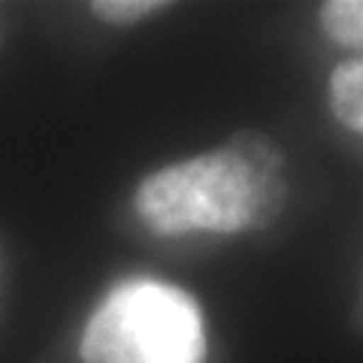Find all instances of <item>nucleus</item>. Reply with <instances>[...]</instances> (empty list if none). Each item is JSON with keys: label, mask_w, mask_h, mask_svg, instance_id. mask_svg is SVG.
<instances>
[{"label": "nucleus", "mask_w": 363, "mask_h": 363, "mask_svg": "<svg viewBox=\"0 0 363 363\" xmlns=\"http://www.w3.org/2000/svg\"><path fill=\"white\" fill-rule=\"evenodd\" d=\"M321 28L327 37L363 49V0H333L321 6Z\"/></svg>", "instance_id": "obj_4"}, {"label": "nucleus", "mask_w": 363, "mask_h": 363, "mask_svg": "<svg viewBox=\"0 0 363 363\" xmlns=\"http://www.w3.org/2000/svg\"><path fill=\"white\" fill-rule=\"evenodd\" d=\"M330 106L336 118L363 133V58L339 64L330 76Z\"/></svg>", "instance_id": "obj_3"}, {"label": "nucleus", "mask_w": 363, "mask_h": 363, "mask_svg": "<svg viewBox=\"0 0 363 363\" xmlns=\"http://www.w3.org/2000/svg\"><path fill=\"white\" fill-rule=\"evenodd\" d=\"M281 157L260 136H236L145 176L136 188V215L164 236L236 233L267 218L281 200Z\"/></svg>", "instance_id": "obj_1"}, {"label": "nucleus", "mask_w": 363, "mask_h": 363, "mask_svg": "<svg viewBox=\"0 0 363 363\" xmlns=\"http://www.w3.org/2000/svg\"><path fill=\"white\" fill-rule=\"evenodd\" d=\"M203 354L197 300L157 279L116 285L82 333L85 363H203Z\"/></svg>", "instance_id": "obj_2"}, {"label": "nucleus", "mask_w": 363, "mask_h": 363, "mask_svg": "<svg viewBox=\"0 0 363 363\" xmlns=\"http://www.w3.org/2000/svg\"><path fill=\"white\" fill-rule=\"evenodd\" d=\"M167 4L164 0H100V4H91V13L106 25H136V21H145L155 13H164Z\"/></svg>", "instance_id": "obj_5"}]
</instances>
